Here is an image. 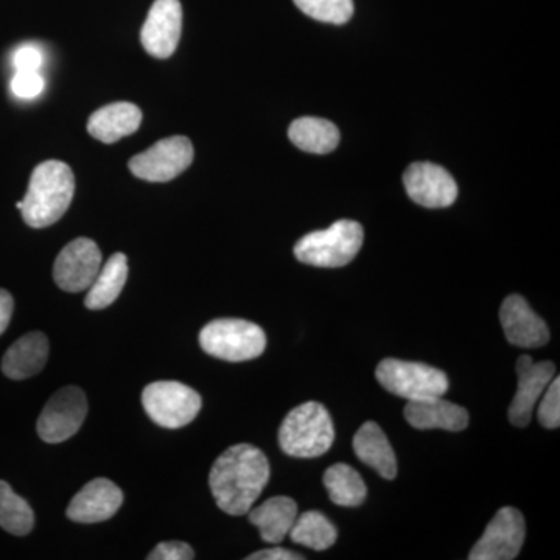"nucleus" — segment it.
Wrapping results in <instances>:
<instances>
[{
	"label": "nucleus",
	"instance_id": "f257e3e1",
	"mask_svg": "<svg viewBox=\"0 0 560 560\" xmlns=\"http://www.w3.org/2000/svg\"><path fill=\"white\" fill-rule=\"evenodd\" d=\"M270 481V463L260 448L237 444L213 463L209 486L213 499L226 514H248Z\"/></svg>",
	"mask_w": 560,
	"mask_h": 560
},
{
	"label": "nucleus",
	"instance_id": "f03ea898",
	"mask_svg": "<svg viewBox=\"0 0 560 560\" xmlns=\"http://www.w3.org/2000/svg\"><path fill=\"white\" fill-rule=\"evenodd\" d=\"M73 194L75 178L69 165L61 161H46L33 171L27 194L16 208L28 226L43 230L68 212Z\"/></svg>",
	"mask_w": 560,
	"mask_h": 560
},
{
	"label": "nucleus",
	"instance_id": "7ed1b4c3",
	"mask_svg": "<svg viewBox=\"0 0 560 560\" xmlns=\"http://www.w3.org/2000/svg\"><path fill=\"white\" fill-rule=\"evenodd\" d=\"M334 422L327 408L307 401L291 410L279 429V445L293 458H318L334 445Z\"/></svg>",
	"mask_w": 560,
	"mask_h": 560
},
{
	"label": "nucleus",
	"instance_id": "20e7f679",
	"mask_svg": "<svg viewBox=\"0 0 560 560\" xmlns=\"http://www.w3.org/2000/svg\"><path fill=\"white\" fill-rule=\"evenodd\" d=\"M364 232L360 223L340 220L324 231L311 232L294 246V256L305 265L340 268L355 259L363 246Z\"/></svg>",
	"mask_w": 560,
	"mask_h": 560
},
{
	"label": "nucleus",
	"instance_id": "39448f33",
	"mask_svg": "<svg viewBox=\"0 0 560 560\" xmlns=\"http://www.w3.org/2000/svg\"><path fill=\"white\" fill-rule=\"evenodd\" d=\"M200 346L215 359L241 363L257 359L267 348V335L245 319H215L202 327Z\"/></svg>",
	"mask_w": 560,
	"mask_h": 560
},
{
	"label": "nucleus",
	"instance_id": "423d86ee",
	"mask_svg": "<svg viewBox=\"0 0 560 560\" xmlns=\"http://www.w3.org/2000/svg\"><path fill=\"white\" fill-rule=\"evenodd\" d=\"M142 405L149 418L162 429L176 430L189 425L202 407L200 394L179 382H154L142 393Z\"/></svg>",
	"mask_w": 560,
	"mask_h": 560
},
{
	"label": "nucleus",
	"instance_id": "0eeeda50",
	"mask_svg": "<svg viewBox=\"0 0 560 560\" xmlns=\"http://www.w3.org/2000/svg\"><path fill=\"white\" fill-rule=\"evenodd\" d=\"M375 375L383 388L408 401L444 396L448 389L444 372L416 361L383 360Z\"/></svg>",
	"mask_w": 560,
	"mask_h": 560
},
{
	"label": "nucleus",
	"instance_id": "6e6552de",
	"mask_svg": "<svg viewBox=\"0 0 560 560\" xmlns=\"http://www.w3.org/2000/svg\"><path fill=\"white\" fill-rule=\"evenodd\" d=\"M88 410L90 407L83 389L66 386L51 396L40 412L36 423L38 436L47 444H61L70 440L79 433Z\"/></svg>",
	"mask_w": 560,
	"mask_h": 560
},
{
	"label": "nucleus",
	"instance_id": "1a4fd4ad",
	"mask_svg": "<svg viewBox=\"0 0 560 560\" xmlns=\"http://www.w3.org/2000/svg\"><path fill=\"white\" fill-rule=\"evenodd\" d=\"M194 145L184 136L162 139L130 161L132 175L149 183L178 178L194 162Z\"/></svg>",
	"mask_w": 560,
	"mask_h": 560
},
{
	"label": "nucleus",
	"instance_id": "9d476101",
	"mask_svg": "<svg viewBox=\"0 0 560 560\" xmlns=\"http://www.w3.org/2000/svg\"><path fill=\"white\" fill-rule=\"evenodd\" d=\"M526 526L522 512L501 508L490 521L480 540L471 548L470 560H512L517 558L525 541Z\"/></svg>",
	"mask_w": 560,
	"mask_h": 560
},
{
	"label": "nucleus",
	"instance_id": "9b49d317",
	"mask_svg": "<svg viewBox=\"0 0 560 560\" xmlns=\"http://www.w3.org/2000/svg\"><path fill=\"white\" fill-rule=\"evenodd\" d=\"M102 253L91 238H75L58 254L54 265V279L68 293L86 291L102 268Z\"/></svg>",
	"mask_w": 560,
	"mask_h": 560
},
{
	"label": "nucleus",
	"instance_id": "f8f14e48",
	"mask_svg": "<svg viewBox=\"0 0 560 560\" xmlns=\"http://www.w3.org/2000/svg\"><path fill=\"white\" fill-rule=\"evenodd\" d=\"M408 197L429 209L448 208L458 198V186L451 173L431 162H416L404 175Z\"/></svg>",
	"mask_w": 560,
	"mask_h": 560
},
{
	"label": "nucleus",
	"instance_id": "ddd939ff",
	"mask_svg": "<svg viewBox=\"0 0 560 560\" xmlns=\"http://www.w3.org/2000/svg\"><path fill=\"white\" fill-rule=\"evenodd\" d=\"M183 31V7L179 0H156L140 32L143 49L158 60L175 54Z\"/></svg>",
	"mask_w": 560,
	"mask_h": 560
},
{
	"label": "nucleus",
	"instance_id": "4468645a",
	"mask_svg": "<svg viewBox=\"0 0 560 560\" xmlns=\"http://www.w3.org/2000/svg\"><path fill=\"white\" fill-rule=\"evenodd\" d=\"M515 370L518 375L517 393H515L508 415H510L512 425L523 429V427L529 425L534 407L555 378L556 366L551 361L536 363L529 355H522L515 364Z\"/></svg>",
	"mask_w": 560,
	"mask_h": 560
},
{
	"label": "nucleus",
	"instance_id": "2eb2a0df",
	"mask_svg": "<svg viewBox=\"0 0 560 560\" xmlns=\"http://www.w3.org/2000/svg\"><path fill=\"white\" fill-rule=\"evenodd\" d=\"M501 327L511 345L536 349L550 341L547 323L518 294L506 298L500 308Z\"/></svg>",
	"mask_w": 560,
	"mask_h": 560
},
{
	"label": "nucleus",
	"instance_id": "dca6fc26",
	"mask_svg": "<svg viewBox=\"0 0 560 560\" xmlns=\"http://www.w3.org/2000/svg\"><path fill=\"white\" fill-rule=\"evenodd\" d=\"M121 503L124 493L119 486L106 478H95L73 497L66 514L72 522L91 525L109 521L120 510Z\"/></svg>",
	"mask_w": 560,
	"mask_h": 560
},
{
	"label": "nucleus",
	"instance_id": "f3484780",
	"mask_svg": "<svg viewBox=\"0 0 560 560\" xmlns=\"http://www.w3.org/2000/svg\"><path fill=\"white\" fill-rule=\"evenodd\" d=\"M405 419L418 430L460 431L469 425V412L442 396L410 400L405 407Z\"/></svg>",
	"mask_w": 560,
	"mask_h": 560
},
{
	"label": "nucleus",
	"instance_id": "a211bd4d",
	"mask_svg": "<svg viewBox=\"0 0 560 560\" xmlns=\"http://www.w3.org/2000/svg\"><path fill=\"white\" fill-rule=\"evenodd\" d=\"M49 359V340L40 331H31L13 342L2 359V372L11 381H25L39 374Z\"/></svg>",
	"mask_w": 560,
	"mask_h": 560
},
{
	"label": "nucleus",
	"instance_id": "6ab92c4d",
	"mask_svg": "<svg viewBox=\"0 0 560 560\" xmlns=\"http://www.w3.org/2000/svg\"><path fill=\"white\" fill-rule=\"evenodd\" d=\"M140 124L142 110L138 106L128 102L110 103L92 114L88 120V131L103 143H114L135 135Z\"/></svg>",
	"mask_w": 560,
	"mask_h": 560
},
{
	"label": "nucleus",
	"instance_id": "aec40b11",
	"mask_svg": "<svg viewBox=\"0 0 560 560\" xmlns=\"http://www.w3.org/2000/svg\"><path fill=\"white\" fill-rule=\"evenodd\" d=\"M352 445L359 459L385 480H394L397 477L396 453L381 425L375 422L363 423L353 436Z\"/></svg>",
	"mask_w": 560,
	"mask_h": 560
},
{
	"label": "nucleus",
	"instance_id": "412c9836",
	"mask_svg": "<svg viewBox=\"0 0 560 560\" xmlns=\"http://www.w3.org/2000/svg\"><path fill=\"white\" fill-rule=\"evenodd\" d=\"M248 515L249 522L259 528L261 540L280 544L296 522L298 504L290 497H272L260 506L250 508Z\"/></svg>",
	"mask_w": 560,
	"mask_h": 560
},
{
	"label": "nucleus",
	"instance_id": "4be33fe9",
	"mask_svg": "<svg viewBox=\"0 0 560 560\" xmlns=\"http://www.w3.org/2000/svg\"><path fill=\"white\" fill-rule=\"evenodd\" d=\"M128 279V259L125 254L116 253L102 265L97 278L88 289L86 305L90 311H103L117 301Z\"/></svg>",
	"mask_w": 560,
	"mask_h": 560
},
{
	"label": "nucleus",
	"instance_id": "5701e85b",
	"mask_svg": "<svg viewBox=\"0 0 560 560\" xmlns=\"http://www.w3.org/2000/svg\"><path fill=\"white\" fill-rule=\"evenodd\" d=\"M289 138L298 149L313 154H327L340 143L337 125L319 117H301L289 128Z\"/></svg>",
	"mask_w": 560,
	"mask_h": 560
},
{
	"label": "nucleus",
	"instance_id": "b1692460",
	"mask_svg": "<svg viewBox=\"0 0 560 560\" xmlns=\"http://www.w3.org/2000/svg\"><path fill=\"white\" fill-rule=\"evenodd\" d=\"M329 499L338 506L357 508L366 500L368 488L359 471L349 464H334L324 474Z\"/></svg>",
	"mask_w": 560,
	"mask_h": 560
},
{
	"label": "nucleus",
	"instance_id": "393cba45",
	"mask_svg": "<svg viewBox=\"0 0 560 560\" xmlns=\"http://www.w3.org/2000/svg\"><path fill=\"white\" fill-rule=\"evenodd\" d=\"M289 534L294 544L304 545L315 551L329 550L338 539V530L334 523L318 511L298 515Z\"/></svg>",
	"mask_w": 560,
	"mask_h": 560
},
{
	"label": "nucleus",
	"instance_id": "a878e982",
	"mask_svg": "<svg viewBox=\"0 0 560 560\" xmlns=\"http://www.w3.org/2000/svg\"><path fill=\"white\" fill-rule=\"evenodd\" d=\"M33 526L35 514L31 504L18 495L9 482L0 480V528L22 537L31 534Z\"/></svg>",
	"mask_w": 560,
	"mask_h": 560
},
{
	"label": "nucleus",
	"instance_id": "bb28decb",
	"mask_svg": "<svg viewBox=\"0 0 560 560\" xmlns=\"http://www.w3.org/2000/svg\"><path fill=\"white\" fill-rule=\"evenodd\" d=\"M302 13L327 24H346L352 18V0H294Z\"/></svg>",
	"mask_w": 560,
	"mask_h": 560
},
{
	"label": "nucleus",
	"instance_id": "cd10ccee",
	"mask_svg": "<svg viewBox=\"0 0 560 560\" xmlns=\"http://www.w3.org/2000/svg\"><path fill=\"white\" fill-rule=\"evenodd\" d=\"M545 396L539 405L537 418L545 429H558L560 425V381L552 378L550 385L544 390Z\"/></svg>",
	"mask_w": 560,
	"mask_h": 560
},
{
	"label": "nucleus",
	"instance_id": "c85d7f7f",
	"mask_svg": "<svg viewBox=\"0 0 560 560\" xmlns=\"http://www.w3.org/2000/svg\"><path fill=\"white\" fill-rule=\"evenodd\" d=\"M11 91L16 97L32 101L44 91V79L40 72H16L11 80Z\"/></svg>",
	"mask_w": 560,
	"mask_h": 560
},
{
	"label": "nucleus",
	"instance_id": "c756f323",
	"mask_svg": "<svg viewBox=\"0 0 560 560\" xmlns=\"http://www.w3.org/2000/svg\"><path fill=\"white\" fill-rule=\"evenodd\" d=\"M44 54L35 44H24L18 47L13 55V66L16 72H40Z\"/></svg>",
	"mask_w": 560,
	"mask_h": 560
},
{
	"label": "nucleus",
	"instance_id": "7c9ffc66",
	"mask_svg": "<svg viewBox=\"0 0 560 560\" xmlns=\"http://www.w3.org/2000/svg\"><path fill=\"white\" fill-rule=\"evenodd\" d=\"M149 560H191L195 552L186 541H162L147 556Z\"/></svg>",
	"mask_w": 560,
	"mask_h": 560
},
{
	"label": "nucleus",
	"instance_id": "2f4dec72",
	"mask_svg": "<svg viewBox=\"0 0 560 560\" xmlns=\"http://www.w3.org/2000/svg\"><path fill=\"white\" fill-rule=\"evenodd\" d=\"M304 556L298 555V552L285 550V548H268V550H261L253 552L246 560H302Z\"/></svg>",
	"mask_w": 560,
	"mask_h": 560
},
{
	"label": "nucleus",
	"instance_id": "473e14b6",
	"mask_svg": "<svg viewBox=\"0 0 560 560\" xmlns=\"http://www.w3.org/2000/svg\"><path fill=\"white\" fill-rule=\"evenodd\" d=\"M14 301L13 296L7 290H0V335L9 327L11 316H13Z\"/></svg>",
	"mask_w": 560,
	"mask_h": 560
}]
</instances>
